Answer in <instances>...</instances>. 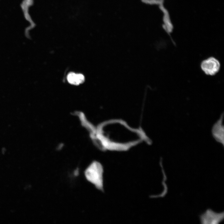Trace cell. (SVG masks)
<instances>
[{
	"label": "cell",
	"mask_w": 224,
	"mask_h": 224,
	"mask_svg": "<svg viewBox=\"0 0 224 224\" xmlns=\"http://www.w3.org/2000/svg\"><path fill=\"white\" fill-rule=\"evenodd\" d=\"M223 113L221 115L220 118L214 124L212 129V133L213 137L218 142L224 144V127L222 124Z\"/></svg>",
	"instance_id": "cell-5"
},
{
	"label": "cell",
	"mask_w": 224,
	"mask_h": 224,
	"mask_svg": "<svg viewBox=\"0 0 224 224\" xmlns=\"http://www.w3.org/2000/svg\"><path fill=\"white\" fill-rule=\"evenodd\" d=\"M221 67L219 61L216 58L210 57L203 60L200 64V68L206 75L212 76L217 74Z\"/></svg>",
	"instance_id": "cell-3"
},
{
	"label": "cell",
	"mask_w": 224,
	"mask_h": 224,
	"mask_svg": "<svg viewBox=\"0 0 224 224\" xmlns=\"http://www.w3.org/2000/svg\"><path fill=\"white\" fill-rule=\"evenodd\" d=\"M96 138L104 149L115 151H127L140 144L146 136L143 130L119 118L105 119L97 128Z\"/></svg>",
	"instance_id": "cell-1"
},
{
	"label": "cell",
	"mask_w": 224,
	"mask_h": 224,
	"mask_svg": "<svg viewBox=\"0 0 224 224\" xmlns=\"http://www.w3.org/2000/svg\"><path fill=\"white\" fill-rule=\"evenodd\" d=\"M224 212L217 213L211 209H208L199 216L202 224H218L224 219Z\"/></svg>",
	"instance_id": "cell-4"
},
{
	"label": "cell",
	"mask_w": 224,
	"mask_h": 224,
	"mask_svg": "<svg viewBox=\"0 0 224 224\" xmlns=\"http://www.w3.org/2000/svg\"><path fill=\"white\" fill-rule=\"evenodd\" d=\"M84 80V76L81 74L71 72L67 76L68 82L72 85H79L83 82Z\"/></svg>",
	"instance_id": "cell-6"
},
{
	"label": "cell",
	"mask_w": 224,
	"mask_h": 224,
	"mask_svg": "<svg viewBox=\"0 0 224 224\" xmlns=\"http://www.w3.org/2000/svg\"><path fill=\"white\" fill-rule=\"evenodd\" d=\"M103 172L102 166L99 162H92L86 169L85 174L87 180L98 189L103 190Z\"/></svg>",
	"instance_id": "cell-2"
}]
</instances>
